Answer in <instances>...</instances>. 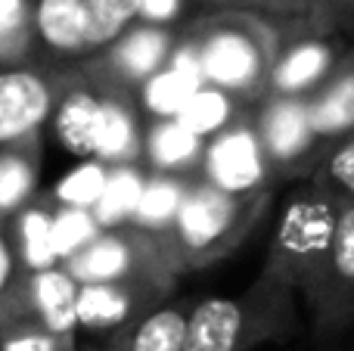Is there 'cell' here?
Returning a JSON list of instances; mask_svg holds the SVG:
<instances>
[{
    "label": "cell",
    "instance_id": "6da1fadb",
    "mask_svg": "<svg viewBox=\"0 0 354 351\" xmlns=\"http://www.w3.org/2000/svg\"><path fill=\"white\" fill-rule=\"evenodd\" d=\"M295 290L261 267L239 296L199 298L189 308L183 351H255L299 330Z\"/></svg>",
    "mask_w": 354,
    "mask_h": 351
},
{
    "label": "cell",
    "instance_id": "7a4b0ae2",
    "mask_svg": "<svg viewBox=\"0 0 354 351\" xmlns=\"http://www.w3.org/2000/svg\"><path fill=\"white\" fill-rule=\"evenodd\" d=\"M196 53L202 84L255 106L280 44V22L252 10H218L183 28Z\"/></svg>",
    "mask_w": 354,
    "mask_h": 351
},
{
    "label": "cell",
    "instance_id": "3957f363",
    "mask_svg": "<svg viewBox=\"0 0 354 351\" xmlns=\"http://www.w3.org/2000/svg\"><path fill=\"white\" fill-rule=\"evenodd\" d=\"M270 202H274V187L255 193H224L218 187L193 180L177 209L174 224L165 234L177 271H202L230 258L264 221Z\"/></svg>",
    "mask_w": 354,
    "mask_h": 351
},
{
    "label": "cell",
    "instance_id": "277c9868",
    "mask_svg": "<svg viewBox=\"0 0 354 351\" xmlns=\"http://www.w3.org/2000/svg\"><path fill=\"white\" fill-rule=\"evenodd\" d=\"M336 224L339 199L324 184L308 178L286 202V211L277 224V234L270 240L268 258L261 267L280 274L295 290V296H305L333 246Z\"/></svg>",
    "mask_w": 354,
    "mask_h": 351
},
{
    "label": "cell",
    "instance_id": "5b68a950",
    "mask_svg": "<svg viewBox=\"0 0 354 351\" xmlns=\"http://www.w3.org/2000/svg\"><path fill=\"white\" fill-rule=\"evenodd\" d=\"M59 267L78 286L115 283V280H153L174 286L180 271L162 234H147L140 227H112L78 246L59 261Z\"/></svg>",
    "mask_w": 354,
    "mask_h": 351
},
{
    "label": "cell",
    "instance_id": "8992f818",
    "mask_svg": "<svg viewBox=\"0 0 354 351\" xmlns=\"http://www.w3.org/2000/svg\"><path fill=\"white\" fill-rule=\"evenodd\" d=\"M252 124H255L258 143H261L264 162L274 184L283 180H301L317 171L326 153V143L317 140L308 122L305 99L264 97L252 106Z\"/></svg>",
    "mask_w": 354,
    "mask_h": 351
},
{
    "label": "cell",
    "instance_id": "52a82bcc",
    "mask_svg": "<svg viewBox=\"0 0 354 351\" xmlns=\"http://www.w3.org/2000/svg\"><path fill=\"white\" fill-rule=\"evenodd\" d=\"M342 50L345 44L336 31H324L301 16H286L280 25V44L270 62L264 97L308 99L326 81Z\"/></svg>",
    "mask_w": 354,
    "mask_h": 351
},
{
    "label": "cell",
    "instance_id": "ba28073f",
    "mask_svg": "<svg viewBox=\"0 0 354 351\" xmlns=\"http://www.w3.org/2000/svg\"><path fill=\"white\" fill-rule=\"evenodd\" d=\"M66 68L44 62H0V149L44 134L53 115Z\"/></svg>",
    "mask_w": 354,
    "mask_h": 351
},
{
    "label": "cell",
    "instance_id": "9c48e42d",
    "mask_svg": "<svg viewBox=\"0 0 354 351\" xmlns=\"http://www.w3.org/2000/svg\"><path fill=\"white\" fill-rule=\"evenodd\" d=\"M301 298L320 339H333L354 323V202H339L333 246Z\"/></svg>",
    "mask_w": 354,
    "mask_h": 351
},
{
    "label": "cell",
    "instance_id": "30bf717a",
    "mask_svg": "<svg viewBox=\"0 0 354 351\" xmlns=\"http://www.w3.org/2000/svg\"><path fill=\"white\" fill-rule=\"evenodd\" d=\"M180 28H162V25H147L137 22L124 31L118 41H112L103 53L91 56V59L78 62V72L103 84H118L137 91L147 84L156 72L168 66Z\"/></svg>",
    "mask_w": 354,
    "mask_h": 351
},
{
    "label": "cell",
    "instance_id": "8fae6325",
    "mask_svg": "<svg viewBox=\"0 0 354 351\" xmlns=\"http://www.w3.org/2000/svg\"><path fill=\"white\" fill-rule=\"evenodd\" d=\"M199 180L224 193H255L268 190V187L277 190V184L270 180L268 162H264L261 143H258L255 124H252V106L230 128L205 140Z\"/></svg>",
    "mask_w": 354,
    "mask_h": 351
},
{
    "label": "cell",
    "instance_id": "7c38bea8",
    "mask_svg": "<svg viewBox=\"0 0 354 351\" xmlns=\"http://www.w3.org/2000/svg\"><path fill=\"white\" fill-rule=\"evenodd\" d=\"M171 292L174 286L153 283V280H115V283L78 286V298H75L78 330H87L91 336H100L106 342L134 321H140L156 305L168 302Z\"/></svg>",
    "mask_w": 354,
    "mask_h": 351
},
{
    "label": "cell",
    "instance_id": "4fadbf2b",
    "mask_svg": "<svg viewBox=\"0 0 354 351\" xmlns=\"http://www.w3.org/2000/svg\"><path fill=\"white\" fill-rule=\"evenodd\" d=\"M28 31L31 47L37 50L35 62L68 68L91 59L84 0H31Z\"/></svg>",
    "mask_w": 354,
    "mask_h": 351
},
{
    "label": "cell",
    "instance_id": "5bb4252c",
    "mask_svg": "<svg viewBox=\"0 0 354 351\" xmlns=\"http://www.w3.org/2000/svg\"><path fill=\"white\" fill-rule=\"evenodd\" d=\"M97 87H100V115H97V134H93V159L103 162L106 168L143 165L147 118H143L140 106H137L134 91L118 84H103V81H97Z\"/></svg>",
    "mask_w": 354,
    "mask_h": 351
},
{
    "label": "cell",
    "instance_id": "9a60e30c",
    "mask_svg": "<svg viewBox=\"0 0 354 351\" xmlns=\"http://www.w3.org/2000/svg\"><path fill=\"white\" fill-rule=\"evenodd\" d=\"M202 87V75L199 66H196V53L189 37L177 35V47L168 59V66L162 72H156L147 84H140L134 91L137 106H140L143 118L147 122H156V118H177L180 109L187 106V99L193 97Z\"/></svg>",
    "mask_w": 354,
    "mask_h": 351
},
{
    "label": "cell",
    "instance_id": "2e32d148",
    "mask_svg": "<svg viewBox=\"0 0 354 351\" xmlns=\"http://www.w3.org/2000/svg\"><path fill=\"white\" fill-rule=\"evenodd\" d=\"M100 115V87L75 66L66 68V81L56 97L50 124L56 128L59 143L75 155L93 159V134H97Z\"/></svg>",
    "mask_w": 354,
    "mask_h": 351
},
{
    "label": "cell",
    "instance_id": "e0dca14e",
    "mask_svg": "<svg viewBox=\"0 0 354 351\" xmlns=\"http://www.w3.org/2000/svg\"><path fill=\"white\" fill-rule=\"evenodd\" d=\"M308 122L320 143H336L354 134V47H345L326 81L305 99Z\"/></svg>",
    "mask_w": 354,
    "mask_h": 351
},
{
    "label": "cell",
    "instance_id": "ac0fdd59",
    "mask_svg": "<svg viewBox=\"0 0 354 351\" xmlns=\"http://www.w3.org/2000/svg\"><path fill=\"white\" fill-rule=\"evenodd\" d=\"M75 298H78V283L59 265L31 271L28 280H25L22 321L19 323H37L50 333L78 336Z\"/></svg>",
    "mask_w": 354,
    "mask_h": 351
},
{
    "label": "cell",
    "instance_id": "d6986e66",
    "mask_svg": "<svg viewBox=\"0 0 354 351\" xmlns=\"http://www.w3.org/2000/svg\"><path fill=\"white\" fill-rule=\"evenodd\" d=\"M202 146L205 140L189 134L177 118H156L143 131V168L168 178L199 180Z\"/></svg>",
    "mask_w": 354,
    "mask_h": 351
},
{
    "label": "cell",
    "instance_id": "ffe728a7",
    "mask_svg": "<svg viewBox=\"0 0 354 351\" xmlns=\"http://www.w3.org/2000/svg\"><path fill=\"white\" fill-rule=\"evenodd\" d=\"M189 308V298H168L106 342L122 351H183Z\"/></svg>",
    "mask_w": 354,
    "mask_h": 351
},
{
    "label": "cell",
    "instance_id": "44dd1931",
    "mask_svg": "<svg viewBox=\"0 0 354 351\" xmlns=\"http://www.w3.org/2000/svg\"><path fill=\"white\" fill-rule=\"evenodd\" d=\"M44 134L0 149V218L12 221L28 202H35L41 180Z\"/></svg>",
    "mask_w": 354,
    "mask_h": 351
},
{
    "label": "cell",
    "instance_id": "7402d4cb",
    "mask_svg": "<svg viewBox=\"0 0 354 351\" xmlns=\"http://www.w3.org/2000/svg\"><path fill=\"white\" fill-rule=\"evenodd\" d=\"M189 184H193V180L147 171L143 187H140V196H137L134 218H131V227H140V230H147V234L165 236L168 227L174 224L177 209H180Z\"/></svg>",
    "mask_w": 354,
    "mask_h": 351
},
{
    "label": "cell",
    "instance_id": "603a6c76",
    "mask_svg": "<svg viewBox=\"0 0 354 351\" xmlns=\"http://www.w3.org/2000/svg\"><path fill=\"white\" fill-rule=\"evenodd\" d=\"M245 109H249V106H243L236 97H230V93L218 91V87H212V84H202L199 91L187 99V106L180 109L177 122H180L189 134L199 137V140H212L214 134L230 128Z\"/></svg>",
    "mask_w": 354,
    "mask_h": 351
},
{
    "label": "cell",
    "instance_id": "cb8c5ba5",
    "mask_svg": "<svg viewBox=\"0 0 354 351\" xmlns=\"http://www.w3.org/2000/svg\"><path fill=\"white\" fill-rule=\"evenodd\" d=\"M143 178H147V168L143 165L109 168V180H106L103 196H100L91 209L100 230L128 227L131 218H134V209H137V196H140Z\"/></svg>",
    "mask_w": 354,
    "mask_h": 351
},
{
    "label": "cell",
    "instance_id": "d4e9b609",
    "mask_svg": "<svg viewBox=\"0 0 354 351\" xmlns=\"http://www.w3.org/2000/svg\"><path fill=\"white\" fill-rule=\"evenodd\" d=\"M84 16L91 56H97L140 22V0H84Z\"/></svg>",
    "mask_w": 354,
    "mask_h": 351
},
{
    "label": "cell",
    "instance_id": "484cf974",
    "mask_svg": "<svg viewBox=\"0 0 354 351\" xmlns=\"http://www.w3.org/2000/svg\"><path fill=\"white\" fill-rule=\"evenodd\" d=\"M28 274L31 271L22 265L16 243H12L10 221L0 218V333L22 321V296Z\"/></svg>",
    "mask_w": 354,
    "mask_h": 351
},
{
    "label": "cell",
    "instance_id": "4316f807",
    "mask_svg": "<svg viewBox=\"0 0 354 351\" xmlns=\"http://www.w3.org/2000/svg\"><path fill=\"white\" fill-rule=\"evenodd\" d=\"M311 180L324 184L339 202H354V134L326 146Z\"/></svg>",
    "mask_w": 354,
    "mask_h": 351
},
{
    "label": "cell",
    "instance_id": "83f0119b",
    "mask_svg": "<svg viewBox=\"0 0 354 351\" xmlns=\"http://www.w3.org/2000/svg\"><path fill=\"white\" fill-rule=\"evenodd\" d=\"M0 351H78V336L50 333L37 323H16L0 333Z\"/></svg>",
    "mask_w": 354,
    "mask_h": 351
},
{
    "label": "cell",
    "instance_id": "f1b7e54d",
    "mask_svg": "<svg viewBox=\"0 0 354 351\" xmlns=\"http://www.w3.org/2000/svg\"><path fill=\"white\" fill-rule=\"evenodd\" d=\"M106 180H109V168L103 162L91 159V165H84L81 171H75L66 184L59 187V202H66V209H93L100 196L106 190Z\"/></svg>",
    "mask_w": 354,
    "mask_h": 351
},
{
    "label": "cell",
    "instance_id": "f546056e",
    "mask_svg": "<svg viewBox=\"0 0 354 351\" xmlns=\"http://www.w3.org/2000/svg\"><path fill=\"white\" fill-rule=\"evenodd\" d=\"M183 10H187V0H140V22L180 28Z\"/></svg>",
    "mask_w": 354,
    "mask_h": 351
},
{
    "label": "cell",
    "instance_id": "4dcf8cb0",
    "mask_svg": "<svg viewBox=\"0 0 354 351\" xmlns=\"http://www.w3.org/2000/svg\"><path fill=\"white\" fill-rule=\"evenodd\" d=\"M311 25H317L324 31H336V28L354 31V0H330Z\"/></svg>",
    "mask_w": 354,
    "mask_h": 351
},
{
    "label": "cell",
    "instance_id": "1f68e13d",
    "mask_svg": "<svg viewBox=\"0 0 354 351\" xmlns=\"http://www.w3.org/2000/svg\"><path fill=\"white\" fill-rule=\"evenodd\" d=\"M261 3L268 6V10L280 12V16H301V19H308V22H314L330 0H261Z\"/></svg>",
    "mask_w": 354,
    "mask_h": 351
},
{
    "label": "cell",
    "instance_id": "d6a6232c",
    "mask_svg": "<svg viewBox=\"0 0 354 351\" xmlns=\"http://www.w3.org/2000/svg\"><path fill=\"white\" fill-rule=\"evenodd\" d=\"M78 351H122V348H115L112 342H100V345H87V348L78 345Z\"/></svg>",
    "mask_w": 354,
    "mask_h": 351
}]
</instances>
